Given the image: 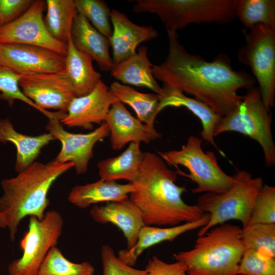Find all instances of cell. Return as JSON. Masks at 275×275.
Masks as SVG:
<instances>
[{
    "instance_id": "obj_14",
    "label": "cell",
    "mask_w": 275,
    "mask_h": 275,
    "mask_svg": "<svg viewBox=\"0 0 275 275\" xmlns=\"http://www.w3.org/2000/svg\"><path fill=\"white\" fill-rule=\"evenodd\" d=\"M65 56L40 46L18 43L0 44V67L20 75L64 72Z\"/></svg>"
},
{
    "instance_id": "obj_34",
    "label": "cell",
    "mask_w": 275,
    "mask_h": 275,
    "mask_svg": "<svg viewBox=\"0 0 275 275\" xmlns=\"http://www.w3.org/2000/svg\"><path fill=\"white\" fill-rule=\"evenodd\" d=\"M0 99L7 100L11 105L18 99L37 109L48 118L51 112L39 107L21 91L19 85V75L6 68L0 67Z\"/></svg>"
},
{
    "instance_id": "obj_26",
    "label": "cell",
    "mask_w": 275,
    "mask_h": 275,
    "mask_svg": "<svg viewBox=\"0 0 275 275\" xmlns=\"http://www.w3.org/2000/svg\"><path fill=\"white\" fill-rule=\"evenodd\" d=\"M109 89L119 101L132 108L138 119L149 129L153 140L161 137V134L154 127L155 118L160 112L159 95L141 93L129 86L116 81L111 84Z\"/></svg>"
},
{
    "instance_id": "obj_4",
    "label": "cell",
    "mask_w": 275,
    "mask_h": 275,
    "mask_svg": "<svg viewBox=\"0 0 275 275\" xmlns=\"http://www.w3.org/2000/svg\"><path fill=\"white\" fill-rule=\"evenodd\" d=\"M242 228L224 224L198 236L193 248L174 254L188 275H237L244 247Z\"/></svg>"
},
{
    "instance_id": "obj_3",
    "label": "cell",
    "mask_w": 275,
    "mask_h": 275,
    "mask_svg": "<svg viewBox=\"0 0 275 275\" xmlns=\"http://www.w3.org/2000/svg\"><path fill=\"white\" fill-rule=\"evenodd\" d=\"M74 167L71 162L54 159L46 163L34 162L14 177L2 181L4 193L0 197L1 228H7L12 241L18 226L26 216L42 220L49 204L48 193L54 182Z\"/></svg>"
},
{
    "instance_id": "obj_21",
    "label": "cell",
    "mask_w": 275,
    "mask_h": 275,
    "mask_svg": "<svg viewBox=\"0 0 275 275\" xmlns=\"http://www.w3.org/2000/svg\"><path fill=\"white\" fill-rule=\"evenodd\" d=\"M163 94L160 95V112L168 106H184L191 111L201 121L203 139L218 149L214 141V132L222 116L206 103L195 98L186 96L180 90L164 85Z\"/></svg>"
},
{
    "instance_id": "obj_1",
    "label": "cell",
    "mask_w": 275,
    "mask_h": 275,
    "mask_svg": "<svg viewBox=\"0 0 275 275\" xmlns=\"http://www.w3.org/2000/svg\"><path fill=\"white\" fill-rule=\"evenodd\" d=\"M169 51L165 60L153 65L152 74L164 85L194 96L224 116L241 101V89L253 87L254 78L244 71L233 69L229 57L217 55L208 62L188 52L177 32L167 31Z\"/></svg>"
},
{
    "instance_id": "obj_32",
    "label": "cell",
    "mask_w": 275,
    "mask_h": 275,
    "mask_svg": "<svg viewBox=\"0 0 275 275\" xmlns=\"http://www.w3.org/2000/svg\"><path fill=\"white\" fill-rule=\"evenodd\" d=\"M77 13L84 16L99 33L109 38L113 32L111 10L101 0H74Z\"/></svg>"
},
{
    "instance_id": "obj_35",
    "label": "cell",
    "mask_w": 275,
    "mask_h": 275,
    "mask_svg": "<svg viewBox=\"0 0 275 275\" xmlns=\"http://www.w3.org/2000/svg\"><path fill=\"white\" fill-rule=\"evenodd\" d=\"M238 274L275 275V258L265 257L251 249H244Z\"/></svg>"
},
{
    "instance_id": "obj_20",
    "label": "cell",
    "mask_w": 275,
    "mask_h": 275,
    "mask_svg": "<svg viewBox=\"0 0 275 275\" xmlns=\"http://www.w3.org/2000/svg\"><path fill=\"white\" fill-rule=\"evenodd\" d=\"M74 47L88 54L104 72L111 71L115 67L109 53V39L97 31L82 15L75 16L71 31Z\"/></svg>"
},
{
    "instance_id": "obj_16",
    "label": "cell",
    "mask_w": 275,
    "mask_h": 275,
    "mask_svg": "<svg viewBox=\"0 0 275 275\" xmlns=\"http://www.w3.org/2000/svg\"><path fill=\"white\" fill-rule=\"evenodd\" d=\"M111 20L113 30L109 40L115 66L134 54L139 44L158 36L153 26L137 25L118 10H111Z\"/></svg>"
},
{
    "instance_id": "obj_7",
    "label": "cell",
    "mask_w": 275,
    "mask_h": 275,
    "mask_svg": "<svg viewBox=\"0 0 275 275\" xmlns=\"http://www.w3.org/2000/svg\"><path fill=\"white\" fill-rule=\"evenodd\" d=\"M240 103L221 118L214 137L227 131L247 135L261 147L266 167L275 164V145L271 132V119L265 106L259 88L252 87L242 96Z\"/></svg>"
},
{
    "instance_id": "obj_6",
    "label": "cell",
    "mask_w": 275,
    "mask_h": 275,
    "mask_svg": "<svg viewBox=\"0 0 275 275\" xmlns=\"http://www.w3.org/2000/svg\"><path fill=\"white\" fill-rule=\"evenodd\" d=\"M233 176L234 183L228 190L207 192L198 199L197 205L204 213L210 214L208 222L200 228L198 236L230 220L239 221L242 228L248 225L253 204L263 185V180L260 177H253L245 170L239 171Z\"/></svg>"
},
{
    "instance_id": "obj_33",
    "label": "cell",
    "mask_w": 275,
    "mask_h": 275,
    "mask_svg": "<svg viewBox=\"0 0 275 275\" xmlns=\"http://www.w3.org/2000/svg\"><path fill=\"white\" fill-rule=\"evenodd\" d=\"M260 223L275 224L274 186L263 185L254 200L248 226Z\"/></svg>"
},
{
    "instance_id": "obj_10",
    "label": "cell",
    "mask_w": 275,
    "mask_h": 275,
    "mask_svg": "<svg viewBox=\"0 0 275 275\" xmlns=\"http://www.w3.org/2000/svg\"><path fill=\"white\" fill-rule=\"evenodd\" d=\"M63 225L64 219L56 210L46 212L42 220L31 216L20 243L22 255L10 263L9 275H37L48 252L57 245Z\"/></svg>"
},
{
    "instance_id": "obj_13",
    "label": "cell",
    "mask_w": 275,
    "mask_h": 275,
    "mask_svg": "<svg viewBox=\"0 0 275 275\" xmlns=\"http://www.w3.org/2000/svg\"><path fill=\"white\" fill-rule=\"evenodd\" d=\"M19 85L24 95L43 110L67 113L70 102L77 97L64 72L21 74Z\"/></svg>"
},
{
    "instance_id": "obj_19",
    "label": "cell",
    "mask_w": 275,
    "mask_h": 275,
    "mask_svg": "<svg viewBox=\"0 0 275 275\" xmlns=\"http://www.w3.org/2000/svg\"><path fill=\"white\" fill-rule=\"evenodd\" d=\"M104 122L109 127L111 146L115 150L128 143H149L153 140L148 128L133 117L120 101L112 104Z\"/></svg>"
},
{
    "instance_id": "obj_29",
    "label": "cell",
    "mask_w": 275,
    "mask_h": 275,
    "mask_svg": "<svg viewBox=\"0 0 275 275\" xmlns=\"http://www.w3.org/2000/svg\"><path fill=\"white\" fill-rule=\"evenodd\" d=\"M235 16L246 29L263 24L275 29L274 0H233Z\"/></svg>"
},
{
    "instance_id": "obj_9",
    "label": "cell",
    "mask_w": 275,
    "mask_h": 275,
    "mask_svg": "<svg viewBox=\"0 0 275 275\" xmlns=\"http://www.w3.org/2000/svg\"><path fill=\"white\" fill-rule=\"evenodd\" d=\"M245 33L246 43L238 61L251 68L259 84L263 102L269 110L275 96V29L259 24Z\"/></svg>"
},
{
    "instance_id": "obj_36",
    "label": "cell",
    "mask_w": 275,
    "mask_h": 275,
    "mask_svg": "<svg viewBox=\"0 0 275 275\" xmlns=\"http://www.w3.org/2000/svg\"><path fill=\"white\" fill-rule=\"evenodd\" d=\"M103 275H143L145 269H139L122 262L116 255L113 249L104 244L100 249Z\"/></svg>"
},
{
    "instance_id": "obj_17",
    "label": "cell",
    "mask_w": 275,
    "mask_h": 275,
    "mask_svg": "<svg viewBox=\"0 0 275 275\" xmlns=\"http://www.w3.org/2000/svg\"><path fill=\"white\" fill-rule=\"evenodd\" d=\"M90 214L97 223H111L119 228L126 239L127 249L136 243L141 229L146 225L141 211L129 198L94 206Z\"/></svg>"
},
{
    "instance_id": "obj_24",
    "label": "cell",
    "mask_w": 275,
    "mask_h": 275,
    "mask_svg": "<svg viewBox=\"0 0 275 275\" xmlns=\"http://www.w3.org/2000/svg\"><path fill=\"white\" fill-rule=\"evenodd\" d=\"M92 61L88 54L74 47L70 36L67 43L64 73L77 97L90 93L101 80L100 73L93 68Z\"/></svg>"
},
{
    "instance_id": "obj_2",
    "label": "cell",
    "mask_w": 275,
    "mask_h": 275,
    "mask_svg": "<svg viewBox=\"0 0 275 275\" xmlns=\"http://www.w3.org/2000/svg\"><path fill=\"white\" fill-rule=\"evenodd\" d=\"M177 173L170 170L157 154L144 152L132 182L130 200L139 208L147 226H175L200 219L204 213L197 205L186 203L184 186L176 184Z\"/></svg>"
},
{
    "instance_id": "obj_39",
    "label": "cell",
    "mask_w": 275,
    "mask_h": 275,
    "mask_svg": "<svg viewBox=\"0 0 275 275\" xmlns=\"http://www.w3.org/2000/svg\"><path fill=\"white\" fill-rule=\"evenodd\" d=\"M239 275H245V274H239Z\"/></svg>"
},
{
    "instance_id": "obj_30",
    "label": "cell",
    "mask_w": 275,
    "mask_h": 275,
    "mask_svg": "<svg viewBox=\"0 0 275 275\" xmlns=\"http://www.w3.org/2000/svg\"><path fill=\"white\" fill-rule=\"evenodd\" d=\"M95 268L89 262L74 263L61 250L52 247L48 252L37 275H94Z\"/></svg>"
},
{
    "instance_id": "obj_15",
    "label": "cell",
    "mask_w": 275,
    "mask_h": 275,
    "mask_svg": "<svg viewBox=\"0 0 275 275\" xmlns=\"http://www.w3.org/2000/svg\"><path fill=\"white\" fill-rule=\"evenodd\" d=\"M119 101L102 80L88 94L75 97L70 102L66 116L60 120L68 127L92 129L93 124L104 122L112 104Z\"/></svg>"
},
{
    "instance_id": "obj_37",
    "label": "cell",
    "mask_w": 275,
    "mask_h": 275,
    "mask_svg": "<svg viewBox=\"0 0 275 275\" xmlns=\"http://www.w3.org/2000/svg\"><path fill=\"white\" fill-rule=\"evenodd\" d=\"M144 269L145 273L143 275H188L182 262L167 263L156 256L149 260Z\"/></svg>"
},
{
    "instance_id": "obj_12",
    "label": "cell",
    "mask_w": 275,
    "mask_h": 275,
    "mask_svg": "<svg viewBox=\"0 0 275 275\" xmlns=\"http://www.w3.org/2000/svg\"><path fill=\"white\" fill-rule=\"evenodd\" d=\"M66 114L63 113L59 116L48 118L46 129L54 140L62 143L61 150L54 159L63 163L72 162L76 174H82L88 170L94 146L109 134V129L103 122L99 127L88 133L69 132L63 128L60 122Z\"/></svg>"
},
{
    "instance_id": "obj_31",
    "label": "cell",
    "mask_w": 275,
    "mask_h": 275,
    "mask_svg": "<svg viewBox=\"0 0 275 275\" xmlns=\"http://www.w3.org/2000/svg\"><path fill=\"white\" fill-rule=\"evenodd\" d=\"M241 239L244 249L275 258V224H255L242 228Z\"/></svg>"
},
{
    "instance_id": "obj_5",
    "label": "cell",
    "mask_w": 275,
    "mask_h": 275,
    "mask_svg": "<svg viewBox=\"0 0 275 275\" xmlns=\"http://www.w3.org/2000/svg\"><path fill=\"white\" fill-rule=\"evenodd\" d=\"M233 0H138L132 11L156 15L167 31L177 32L191 24L228 23L235 14Z\"/></svg>"
},
{
    "instance_id": "obj_8",
    "label": "cell",
    "mask_w": 275,
    "mask_h": 275,
    "mask_svg": "<svg viewBox=\"0 0 275 275\" xmlns=\"http://www.w3.org/2000/svg\"><path fill=\"white\" fill-rule=\"evenodd\" d=\"M202 141L196 136L190 135L180 150L157 151V153L169 165H181L188 170L189 174H182L197 184V187L191 189L193 193L225 192L233 185L234 177L222 170L213 152L203 150Z\"/></svg>"
},
{
    "instance_id": "obj_27",
    "label": "cell",
    "mask_w": 275,
    "mask_h": 275,
    "mask_svg": "<svg viewBox=\"0 0 275 275\" xmlns=\"http://www.w3.org/2000/svg\"><path fill=\"white\" fill-rule=\"evenodd\" d=\"M143 155L140 143H130L119 155L99 161L97 168L100 179L114 181L125 180L132 183L137 176Z\"/></svg>"
},
{
    "instance_id": "obj_40",
    "label": "cell",
    "mask_w": 275,
    "mask_h": 275,
    "mask_svg": "<svg viewBox=\"0 0 275 275\" xmlns=\"http://www.w3.org/2000/svg\"><path fill=\"white\" fill-rule=\"evenodd\" d=\"M0 26H1V25H0Z\"/></svg>"
},
{
    "instance_id": "obj_18",
    "label": "cell",
    "mask_w": 275,
    "mask_h": 275,
    "mask_svg": "<svg viewBox=\"0 0 275 275\" xmlns=\"http://www.w3.org/2000/svg\"><path fill=\"white\" fill-rule=\"evenodd\" d=\"M210 214L204 213L198 220L167 228L145 225L141 229L137 241L132 248L120 250L118 258L125 264L133 267L139 256L149 248L160 242L172 241L187 232L201 228L209 221Z\"/></svg>"
},
{
    "instance_id": "obj_25",
    "label": "cell",
    "mask_w": 275,
    "mask_h": 275,
    "mask_svg": "<svg viewBox=\"0 0 275 275\" xmlns=\"http://www.w3.org/2000/svg\"><path fill=\"white\" fill-rule=\"evenodd\" d=\"M54 138L49 133L29 136L17 132L8 118L0 119V142H11L16 148L15 170L19 173L33 163L41 149Z\"/></svg>"
},
{
    "instance_id": "obj_23",
    "label": "cell",
    "mask_w": 275,
    "mask_h": 275,
    "mask_svg": "<svg viewBox=\"0 0 275 275\" xmlns=\"http://www.w3.org/2000/svg\"><path fill=\"white\" fill-rule=\"evenodd\" d=\"M147 52L146 46H140L134 54L115 65L111 74L124 85L146 87L162 95V88L153 75V65L148 59Z\"/></svg>"
},
{
    "instance_id": "obj_22",
    "label": "cell",
    "mask_w": 275,
    "mask_h": 275,
    "mask_svg": "<svg viewBox=\"0 0 275 275\" xmlns=\"http://www.w3.org/2000/svg\"><path fill=\"white\" fill-rule=\"evenodd\" d=\"M135 189L132 183L122 184L114 181L99 179L93 183L74 186L69 194L68 200L78 208H86L100 202L126 199Z\"/></svg>"
},
{
    "instance_id": "obj_38",
    "label": "cell",
    "mask_w": 275,
    "mask_h": 275,
    "mask_svg": "<svg viewBox=\"0 0 275 275\" xmlns=\"http://www.w3.org/2000/svg\"><path fill=\"white\" fill-rule=\"evenodd\" d=\"M33 0H0V25L7 24L22 15Z\"/></svg>"
},
{
    "instance_id": "obj_11",
    "label": "cell",
    "mask_w": 275,
    "mask_h": 275,
    "mask_svg": "<svg viewBox=\"0 0 275 275\" xmlns=\"http://www.w3.org/2000/svg\"><path fill=\"white\" fill-rule=\"evenodd\" d=\"M46 3L34 1L30 8L12 22L0 26V44L18 43L40 46L66 56L67 44L54 39L47 31L43 13Z\"/></svg>"
},
{
    "instance_id": "obj_28",
    "label": "cell",
    "mask_w": 275,
    "mask_h": 275,
    "mask_svg": "<svg viewBox=\"0 0 275 275\" xmlns=\"http://www.w3.org/2000/svg\"><path fill=\"white\" fill-rule=\"evenodd\" d=\"M45 26L56 40L67 44L73 19L78 13L74 0H47Z\"/></svg>"
}]
</instances>
